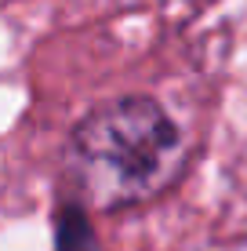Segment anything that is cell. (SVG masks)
Segmentation results:
<instances>
[{
  "label": "cell",
  "instance_id": "obj_2",
  "mask_svg": "<svg viewBox=\"0 0 247 251\" xmlns=\"http://www.w3.org/2000/svg\"><path fill=\"white\" fill-rule=\"evenodd\" d=\"M55 251H102L88 211L73 201H66L55 215Z\"/></svg>",
  "mask_w": 247,
  "mask_h": 251
},
{
  "label": "cell",
  "instance_id": "obj_1",
  "mask_svg": "<svg viewBox=\"0 0 247 251\" xmlns=\"http://www.w3.org/2000/svg\"><path fill=\"white\" fill-rule=\"evenodd\" d=\"M193 150L175 117L149 95L98 102L73 124L62 153L69 201L84 211H127L171 193Z\"/></svg>",
  "mask_w": 247,
  "mask_h": 251
}]
</instances>
